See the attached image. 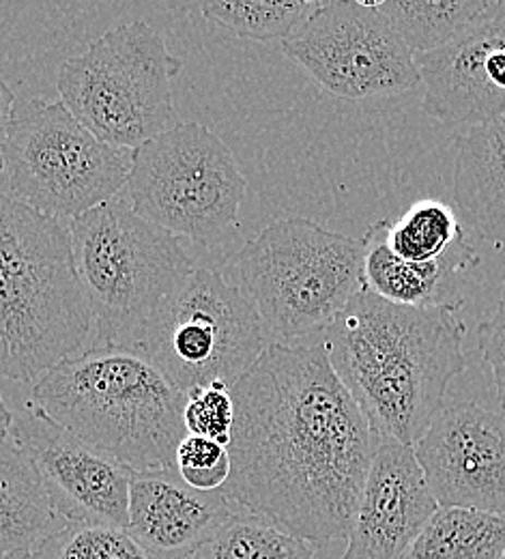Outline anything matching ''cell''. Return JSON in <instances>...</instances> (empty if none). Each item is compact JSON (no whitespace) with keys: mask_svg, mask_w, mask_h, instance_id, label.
Returning a JSON list of instances; mask_svg holds the SVG:
<instances>
[{"mask_svg":"<svg viewBox=\"0 0 505 559\" xmlns=\"http://www.w3.org/2000/svg\"><path fill=\"white\" fill-rule=\"evenodd\" d=\"M230 394L224 499L310 545L347 540L376 437L323 341L269 345Z\"/></svg>","mask_w":505,"mask_h":559,"instance_id":"obj_1","label":"cell"},{"mask_svg":"<svg viewBox=\"0 0 505 559\" xmlns=\"http://www.w3.org/2000/svg\"><path fill=\"white\" fill-rule=\"evenodd\" d=\"M458 306L411 308L368 286L323 332L329 361L376 439L416 448L467 368Z\"/></svg>","mask_w":505,"mask_h":559,"instance_id":"obj_2","label":"cell"},{"mask_svg":"<svg viewBox=\"0 0 505 559\" xmlns=\"http://www.w3.org/2000/svg\"><path fill=\"white\" fill-rule=\"evenodd\" d=\"M33 403L134 474L175 472L188 435V396L125 347L75 353L35 383Z\"/></svg>","mask_w":505,"mask_h":559,"instance_id":"obj_3","label":"cell"},{"mask_svg":"<svg viewBox=\"0 0 505 559\" xmlns=\"http://www.w3.org/2000/svg\"><path fill=\"white\" fill-rule=\"evenodd\" d=\"M91 332L70 226L0 192V379L37 383Z\"/></svg>","mask_w":505,"mask_h":559,"instance_id":"obj_4","label":"cell"},{"mask_svg":"<svg viewBox=\"0 0 505 559\" xmlns=\"http://www.w3.org/2000/svg\"><path fill=\"white\" fill-rule=\"evenodd\" d=\"M73 265L91 310V347H130L148 317L194 274L175 235L117 197L70 222Z\"/></svg>","mask_w":505,"mask_h":559,"instance_id":"obj_5","label":"cell"},{"mask_svg":"<svg viewBox=\"0 0 505 559\" xmlns=\"http://www.w3.org/2000/svg\"><path fill=\"white\" fill-rule=\"evenodd\" d=\"M235 265L267 332L285 341L323 334L365 286L363 241L305 217L263 228Z\"/></svg>","mask_w":505,"mask_h":559,"instance_id":"obj_6","label":"cell"},{"mask_svg":"<svg viewBox=\"0 0 505 559\" xmlns=\"http://www.w3.org/2000/svg\"><path fill=\"white\" fill-rule=\"evenodd\" d=\"M181 68L148 22L128 20L68 59L57 73V88L88 132L136 151L181 123L172 88Z\"/></svg>","mask_w":505,"mask_h":559,"instance_id":"obj_7","label":"cell"},{"mask_svg":"<svg viewBox=\"0 0 505 559\" xmlns=\"http://www.w3.org/2000/svg\"><path fill=\"white\" fill-rule=\"evenodd\" d=\"M132 155L88 132L61 99H17L2 177L9 197L72 222L125 190Z\"/></svg>","mask_w":505,"mask_h":559,"instance_id":"obj_8","label":"cell"},{"mask_svg":"<svg viewBox=\"0 0 505 559\" xmlns=\"http://www.w3.org/2000/svg\"><path fill=\"white\" fill-rule=\"evenodd\" d=\"M250 297L214 270H194L141 328L130 347L185 396L212 383L232 388L269 347Z\"/></svg>","mask_w":505,"mask_h":559,"instance_id":"obj_9","label":"cell"},{"mask_svg":"<svg viewBox=\"0 0 505 559\" xmlns=\"http://www.w3.org/2000/svg\"><path fill=\"white\" fill-rule=\"evenodd\" d=\"M245 190L248 179L224 140L185 121L134 151L125 199L170 235L212 246L237 228Z\"/></svg>","mask_w":505,"mask_h":559,"instance_id":"obj_10","label":"cell"},{"mask_svg":"<svg viewBox=\"0 0 505 559\" xmlns=\"http://www.w3.org/2000/svg\"><path fill=\"white\" fill-rule=\"evenodd\" d=\"M282 50L325 91L345 99L409 93L422 84L416 55L374 2H321Z\"/></svg>","mask_w":505,"mask_h":559,"instance_id":"obj_11","label":"cell"},{"mask_svg":"<svg viewBox=\"0 0 505 559\" xmlns=\"http://www.w3.org/2000/svg\"><path fill=\"white\" fill-rule=\"evenodd\" d=\"M9 439L31 461L68 523L128 527L130 467L75 437L33 401L13 416Z\"/></svg>","mask_w":505,"mask_h":559,"instance_id":"obj_12","label":"cell"},{"mask_svg":"<svg viewBox=\"0 0 505 559\" xmlns=\"http://www.w3.org/2000/svg\"><path fill=\"white\" fill-rule=\"evenodd\" d=\"M413 452L438 508L505 514V414L443 407Z\"/></svg>","mask_w":505,"mask_h":559,"instance_id":"obj_13","label":"cell"},{"mask_svg":"<svg viewBox=\"0 0 505 559\" xmlns=\"http://www.w3.org/2000/svg\"><path fill=\"white\" fill-rule=\"evenodd\" d=\"M424 112L443 126L476 128L505 117V0L489 7L447 46L416 55Z\"/></svg>","mask_w":505,"mask_h":559,"instance_id":"obj_14","label":"cell"},{"mask_svg":"<svg viewBox=\"0 0 505 559\" xmlns=\"http://www.w3.org/2000/svg\"><path fill=\"white\" fill-rule=\"evenodd\" d=\"M438 510L413 448L376 439L340 559H405Z\"/></svg>","mask_w":505,"mask_h":559,"instance_id":"obj_15","label":"cell"},{"mask_svg":"<svg viewBox=\"0 0 505 559\" xmlns=\"http://www.w3.org/2000/svg\"><path fill=\"white\" fill-rule=\"evenodd\" d=\"M237 510L217 492L190 489L177 472L134 474L128 534L148 559H192Z\"/></svg>","mask_w":505,"mask_h":559,"instance_id":"obj_16","label":"cell"},{"mask_svg":"<svg viewBox=\"0 0 505 559\" xmlns=\"http://www.w3.org/2000/svg\"><path fill=\"white\" fill-rule=\"evenodd\" d=\"M387 219L374 222L363 241V278L365 286L383 297L385 301L411 308H434V306H460L452 301L456 278L473 270L480 263L476 248L462 239L447 257L434 263H405L387 243L389 233Z\"/></svg>","mask_w":505,"mask_h":559,"instance_id":"obj_17","label":"cell"},{"mask_svg":"<svg viewBox=\"0 0 505 559\" xmlns=\"http://www.w3.org/2000/svg\"><path fill=\"white\" fill-rule=\"evenodd\" d=\"M454 199L469 226L505 248V121L467 128L454 142Z\"/></svg>","mask_w":505,"mask_h":559,"instance_id":"obj_18","label":"cell"},{"mask_svg":"<svg viewBox=\"0 0 505 559\" xmlns=\"http://www.w3.org/2000/svg\"><path fill=\"white\" fill-rule=\"evenodd\" d=\"M68 525L31 461L9 437L0 441V559L33 554Z\"/></svg>","mask_w":505,"mask_h":559,"instance_id":"obj_19","label":"cell"},{"mask_svg":"<svg viewBox=\"0 0 505 559\" xmlns=\"http://www.w3.org/2000/svg\"><path fill=\"white\" fill-rule=\"evenodd\" d=\"M505 514L438 508L407 559H504Z\"/></svg>","mask_w":505,"mask_h":559,"instance_id":"obj_20","label":"cell"},{"mask_svg":"<svg viewBox=\"0 0 505 559\" xmlns=\"http://www.w3.org/2000/svg\"><path fill=\"white\" fill-rule=\"evenodd\" d=\"M489 2L491 0H385L374 2V7L413 55H426L447 46L489 7Z\"/></svg>","mask_w":505,"mask_h":559,"instance_id":"obj_21","label":"cell"},{"mask_svg":"<svg viewBox=\"0 0 505 559\" xmlns=\"http://www.w3.org/2000/svg\"><path fill=\"white\" fill-rule=\"evenodd\" d=\"M465 237L454 210L441 201H418L396 224H389V250L405 263H434L447 257Z\"/></svg>","mask_w":505,"mask_h":559,"instance_id":"obj_22","label":"cell"},{"mask_svg":"<svg viewBox=\"0 0 505 559\" xmlns=\"http://www.w3.org/2000/svg\"><path fill=\"white\" fill-rule=\"evenodd\" d=\"M192 559H314V549L263 519L235 512Z\"/></svg>","mask_w":505,"mask_h":559,"instance_id":"obj_23","label":"cell"},{"mask_svg":"<svg viewBox=\"0 0 505 559\" xmlns=\"http://www.w3.org/2000/svg\"><path fill=\"white\" fill-rule=\"evenodd\" d=\"M321 2H203L201 11L209 22H216L221 28L235 33L237 37L252 41H274L289 39L294 35L308 17L316 11Z\"/></svg>","mask_w":505,"mask_h":559,"instance_id":"obj_24","label":"cell"},{"mask_svg":"<svg viewBox=\"0 0 505 559\" xmlns=\"http://www.w3.org/2000/svg\"><path fill=\"white\" fill-rule=\"evenodd\" d=\"M33 559H148L123 527L70 523L50 536Z\"/></svg>","mask_w":505,"mask_h":559,"instance_id":"obj_25","label":"cell"},{"mask_svg":"<svg viewBox=\"0 0 505 559\" xmlns=\"http://www.w3.org/2000/svg\"><path fill=\"white\" fill-rule=\"evenodd\" d=\"M175 472L190 489L217 492L230 476L228 448L196 435H185L175 454Z\"/></svg>","mask_w":505,"mask_h":559,"instance_id":"obj_26","label":"cell"},{"mask_svg":"<svg viewBox=\"0 0 505 559\" xmlns=\"http://www.w3.org/2000/svg\"><path fill=\"white\" fill-rule=\"evenodd\" d=\"M183 424L188 435L205 437L228 448L235 424V403L230 388L226 383H212L192 390L183 409Z\"/></svg>","mask_w":505,"mask_h":559,"instance_id":"obj_27","label":"cell"},{"mask_svg":"<svg viewBox=\"0 0 505 559\" xmlns=\"http://www.w3.org/2000/svg\"><path fill=\"white\" fill-rule=\"evenodd\" d=\"M478 343L484 355V361L493 370L497 399L505 409V282L495 314L489 321H484L478 330Z\"/></svg>","mask_w":505,"mask_h":559,"instance_id":"obj_28","label":"cell"},{"mask_svg":"<svg viewBox=\"0 0 505 559\" xmlns=\"http://www.w3.org/2000/svg\"><path fill=\"white\" fill-rule=\"evenodd\" d=\"M15 102H17V97H15L13 88L0 75V173H2V162H4V142H7V134H9Z\"/></svg>","mask_w":505,"mask_h":559,"instance_id":"obj_29","label":"cell"},{"mask_svg":"<svg viewBox=\"0 0 505 559\" xmlns=\"http://www.w3.org/2000/svg\"><path fill=\"white\" fill-rule=\"evenodd\" d=\"M11 424H13V414L7 409V405H4V401L0 396V441H4L9 437Z\"/></svg>","mask_w":505,"mask_h":559,"instance_id":"obj_30","label":"cell"},{"mask_svg":"<svg viewBox=\"0 0 505 559\" xmlns=\"http://www.w3.org/2000/svg\"><path fill=\"white\" fill-rule=\"evenodd\" d=\"M2 559H33V554H15V556H9V558Z\"/></svg>","mask_w":505,"mask_h":559,"instance_id":"obj_31","label":"cell"},{"mask_svg":"<svg viewBox=\"0 0 505 559\" xmlns=\"http://www.w3.org/2000/svg\"><path fill=\"white\" fill-rule=\"evenodd\" d=\"M504 121H505V117H504Z\"/></svg>","mask_w":505,"mask_h":559,"instance_id":"obj_32","label":"cell"},{"mask_svg":"<svg viewBox=\"0 0 505 559\" xmlns=\"http://www.w3.org/2000/svg\"><path fill=\"white\" fill-rule=\"evenodd\" d=\"M504 559H505V556H504Z\"/></svg>","mask_w":505,"mask_h":559,"instance_id":"obj_33","label":"cell"},{"mask_svg":"<svg viewBox=\"0 0 505 559\" xmlns=\"http://www.w3.org/2000/svg\"><path fill=\"white\" fill-rule=\"evenodd\" d=\"M405 559H407V558H405Z\"/></svg>","mask_w":505,"mask_h":559,"instance_id":"obj_34","label":"cell"}]
</instances>
